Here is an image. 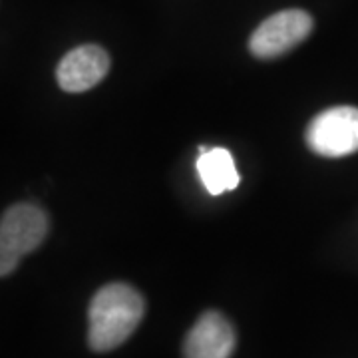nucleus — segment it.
Masks as SVG:
<instances>
[{"label":"nucleus","instance_id":"4","mask_svg":"<svg viewBox=\"0 0 358 358\" xmlns=\"http://www.w3.org/2000/svg\"><path fill=\"white\" fill-rule=\"evenodd\" d=\"M313 32L310 14L299 8H289L268 16L253 32L249 40V50L257 58H277L282 56Z\"/></svg>","mask_w":358,"mask_h":358},{"label":"nucleus","instance_id":"6","mask_svg":"<svg viewBox=\"0 0 358 358\" xmlns=\"http://www.w3.org/2000/svg\"><path fill=\"white\" fill-rule=\"evenodd\" d=\"M235 350V331L217 310L201 315L183 343L185 358H231Z\"/></svg>","mask_w":358,"mask_h":358},{"label":"nucleus","instance_id":"1","mask_svg":"<svg viewBox=\"0 0 358 358\" xmlns=\"http://www.w3.org/2000/svg\"><path fill=\"white\" fill-rule=\"evenodd\" d=\"M145 303L141 294L126 282L102 287L90 303L88 343L98 352L124 345L143 319Z\"/></svg>","mask_w":358,"mask_h":358},{"label":"nucleus","instance_id":"5","mask_svg":"<svg viewBox=\"0 0 358 358\" xmlns=\"http://www.w3.org/2000/svg\"><path fill=\"white\" fill-rule=\"evenodd\" d=\"M108 70H110L108 52L96 44H86L70 50L60 60L56 68V80L64 92L80 94L100 84L108 76Z\"/></svg>","mask_w":358,"mask_h":358},{"label":"nucleus","instance_id":"3","mask_svg":"<svg viewBox=\"0 0 358 358\" xmlns=\"http://www.w3.org/2000/svg\"><path fill=\"white\" fill-rule=\"evenodd\" d=\"M307 145L324 157L358 152V108L336 106L317 115L307 128Z\"/></svg>","mask_w":358,"mask_h":358},{"label":"nucleus","instance_id":"2","mask_svg":"<svg viewBox=\"0 0 358 358\" xmlns=\"http://www.w3.org/2000/svg\"><path fill=\"white\" fill-rule=\"evenodd\" d=\"M48 233L46 213L32 203L13 205L0 223V273L10 275L20 259L34 251Z\"/></svg>","mask_w":358,"mask_h":358},{"label":"nucleus","instance_id":"7","mask_svg":"<svg viewBox=\"0 0 358 358\" xmlns=\"http://www.w3.org/2000/svg\"><path fill=\"white\" fill-rule=\"evenodd\" d=\"M197 173L203 187L211 195L233 192L239 185V171L235 167V159L225 148L201 150V155L197 157Z\"/></svg>","mask_w":358,"mask_h":358}]
</instances>
